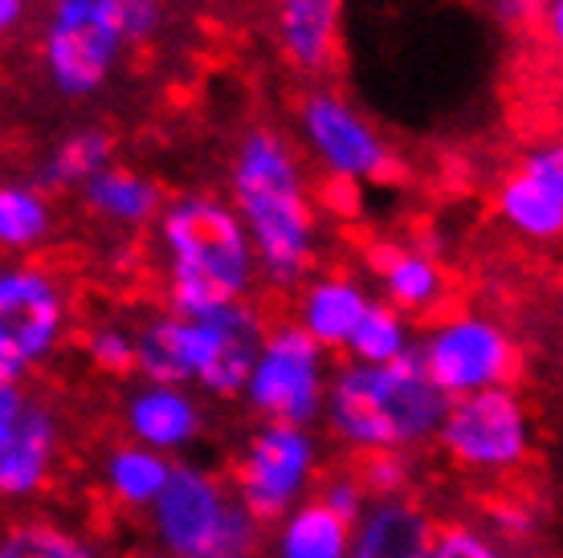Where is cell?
Listing matches in <instances>:
<instances>
[{"instance_id":"cell-1","label":"cell","mask_w":563,"mask_h":558,"mask_svg":"<svg viewBox=\"0 0 563 558\" xmlns=\"http://www.w3.org/2000/svg\"><path fill=\"white\" fill-rule=\"evenodd\" d=\"M225 200L250 237L257 278L274 290L302 286L319 257L323 221L295 143L269 126H250L229 164Z\"/></svg>"},{"instance_id":"cell-2","label":"cell","mask_w":563,"mask_h":558,"mask_svg":"<svg viewBox=\"0 0 563 558\" xmlns=\"http://www.w3.org/2000/svg\"><path fill=\"white\" fill-rule=\"evenodd\" d=\"M155 237L164 253L168 314L205 319L221 306L250 302L257 261L225 196L192 188L164 200L155 216Z\"/></svg>"},{"instance_id":"cell-3","label":"cell","mask_w":563,"mask_h":558,"mask_svg":"<svg viewBox=\"0 0 563 558\" xmlns=\"http://www.w3.org/2000/svg\"><path fill=\"white\" fill-rule=\"evenodd\" d=\"M450 400L429 383L417 355L396 364H339L327 379L323 424L339 448L355 457L372 453H412L433 440Z\"/></svg>"},{"instance_id":"cell-4","label":"cell","mask_w":563,"mask_h":558,"mask_svg":"<svg viewBox=\"0 0 563 558\" xmlns=\"http://www.w3.org/2000/svg\"><path fill=\"white\" fill-rule=\"evenodd\" d=\"M119 0H49L42 16V70L66 102H90L111 86L128 57Z\"/></svg>"},{"instance_id":"cell-5","label":"cell","mask_w":563,"mask_h":558,"mask_svg":"<svg viewBox=\"0 0 563 558\" xmlns=\"http://www.w3.org/2000/svg\"><path fill=\"white\" fill-rule=\"evenodd\" d=\"M70 335V293L37 261L0 266V383L25 388Z\"/></svg>"},{"instance_id":"cell-6","label":"cell","mask_w":563,"mask_h":558,"mask_svg":"<svg viewBox=\"0 0 563 558\" xmlns=\"http://www.w3.org/2000/svg\"><path fill=\"white\" fill-rule=\"evenodd\" d=\"M417 364L429 376L445 400L478 395L494 388H515L522 367L519 338L490 314L462 310L437 319L421 338H417Z\"/></svg>"},{"instance_id":"cell-7","label":"cell","mask_w":563,"mask_h":558,"mask_svg":"<svg viewBox=\"0 0 563 558\" xmlns=\"http://www.w3.org/2000/svg\"><path fill=\"white\" fill-rule=\"evenodd\" d=\"M437 448L470 477H510L536 453V416L515 388L450 400L433 433Z\"/></svg>"},{"instance_id":"cell-8","label":"cell","mask_w":563,"mask_h":558,"mask_svg":"<svg viewBox=\"0 0 563 558\" xmlns=\"http://www.w3.org/2000/svg\"><path fill=\"white\" fill-rule=\"evenodd\" d=\"M327 379H331L327 350L310 343L295 322H282L262 335L241 400L262 424L314 428L323 416Z\"/></svg>"},{"instance_id":"cell-9","label":"cell","mask_w":563,"mask_h":558,"mask_svg":"<svg viewBox=\"0 0 563 558\" xmlns=\"http://www.w3.org/2000/svg\"><path fill=\"white\" fill-rule=\"evenodd\" d=\"M323 473V445L314 428L295 424H262L238 457L233 498L257 526L278 522L286 510L307 502Z\"/></svg>"},{"instance_id":"cell-10","label":"cell","mask_w":563,"mask_h":558,"mask_svg":"<svg viewBox=\"0 0 563 558\" xmlns=\"http://www.w3.org/2000/svg\"><path fill=\"white\" fill-rule=\"evenodd\" d=\"M298 135L307 155L331 183H384L396 180L393 147L364 111H355L339 90H310L298 107Z\"/></svg>"},{"instance_id":"cell-11","label":"cell","mask_w":563,"mask_h":558,"mask_svg":"<svg viewBox=\"0 0 563 558\" xmlns=\"http://www.w3.org/2000/svg\"><path fill=\"white\" fill-rule=\"evenodd\" d=\"M262 335L266 322L250 302L221 306L205 319H180L184 383L212 400H241Z\"/></svg>"},{"instance_id":"cell-12","label":"cell","mask_w":563,"mask_h":558,"mask_svg":"<svg viewBox=\"0 0 563 558\" xmlns=\"http://www.w3.org/2000/svg\"><path fill=\"white\" fill-rule=\"evenodd\" d=\"M238 510L233 489L197 461H176L164 493L147 510L155 550L172 558H197L221 534L229 514Z\"/></svg>"},{"instance_id":"cell-13","label":"cell","mask_w":563,"mask_h":558,"mask_svg":"<svg viewBox=\"0 0 563 558\" xmlns=\"http://www.w3.org/2000/svg\"><path fill=\"white\" fill-rule=\"evenodd\" d=\"M494 212L515 237L555 245L563 237V147L539 143L503 176Z\"/></svg>"},{"instance_id":"cell-14","label":"cell","mask_w":563,"mask_h":558,"mask_svg":"<svg viewBox=\"0 0 563 558\" xmlns=\"http://www.w3.org/2000/svg\"><path fill=\"white\" fill-rule=\"evenodd\" d=\"M123 433L159 457H184L205 436V404L192 388L176 383H135L123 395Z\"/></svg>"},{"instance_id":"cell-15","label":"cell","mask_w":563,"mask_h":558,"mask_svg":"<svg viewBox=\"0 0 563 558\" xmlns=\"http://www.w3.org/2000/svg\"><path fill=\"white\" fill-rule=\"evenodd\" d=\"M57 457H62V420L45 400L33 395V404L21 420V433L0 453V502H37L54 481Z\"/></svg>"},{"instance_id":"cell-16","label":"cell","mask_w":563,"mask_h":558,"mask_svg":"<svg viewBox=\"0 0 563 558\" xmlns=\"http://www.w3.org/2000/svg\"><path fill=\"white\" fill-rule=\"evenodd\" d=\"M274 37L295 70L319 78L339 57L343 0H274Z\"/></svg>"},{"instance_id":"cell-17","label":"cell","mask_w":563,"mask_h":558,"mask_svg":"<svg viewBox=\"0 0 563 558\" xmlns=\"http://www.w3.org/2000/svg\"><path fill=\"white\" fill-rule=\"evenodd\" d=\"M367 306H372V293H367V286L360 278H352V274H319V278L302 281L295 326L331 355V350L347 347V338L360 326Z\"/></svg>"},{"instance_id":"cell-18","label":"cell","mask_w":563,"mask_h":558,"mask_svg":"<svg viewBox=\"0 0 563 558\" xmlns=\"http://www.w3.org/2000/svg\"><path fill=\"white\" fill-rule=\"evenodd\" d=\"M372 274L380 286V302L400 310L405 319L429 314L450 293L445 266L429 249H417V245H376L372 249Z\"/></svg>"},{"instance_id":"cell-19","label":"cell","mask_w":563,"mask_h":558,"mask_svg":"<svg viewBox=\"0 0 563 558\" xmlns=\"http://www.w3.org/2000/svg\"><path fill=\"white\" fill-rule=\"evenodd\" d=\"M433 517L412 498H384L367 502L360 522L352 526L347 558H421L429 555Z\"/></svg>"},{"instance_id":"cell-20","label":"cell","mask_w":563,"mask_h":558,"mask_svg":"<svg viewBox=\"0 0 563 558\" xmlns=\"http://www.w3.org/2000/svg\"><path fill=\"white\" fill-rule=\"evenodd\" d=\"M82 192L86 212L102 224H114V228H143V224H155L159 209H164V188L143 176L135 168H123V164H111L102 168L99 176L78 188Z\"/></svg>"},{"instance_id":"cell-21","label":"cell","mask_w":563,"mask_h":558,"mask_svg":"<svg viewBox=\"0 0 563 558\" xmlns=\"http://www.w3.org/2000/svg\"><path fill=\"white\" fill-rule=\"evenodd\" d=\"M172 465L176 461H168V457H159V453H152V448H143V445H131V440L111 445L99 469L102 493H107L119 510H128V514H147L152 502L164 493V486H168Z\"/></svg>"},{"instance_id":"cell-22","label":"cell","mask_w":563,"mask_h":558,"mask_svg":"<svg viewBox=\"0 0 563 558\" xmlns=\"http://www.w3.org/2000/svg\"><path fill=\"white\" fill-rule=\"evenodd\" d=\"M352 543V526L339 522L327 505L314 498L298 502L295 510L274 522V538H269V555L274 558H347Z\"/></svg>"},{"instance_id":"cell-23","label":"cell","mask_w":563,"mask_h":558,"mask_svg":"<svg viewBox=\"0 0 563 558\" xmlns=\"http://www.w3.org/2000/svg\"><path fill=\"white\" fill-rule=\"evenodd\" d=\"M0 558H111L86 531L54 514H21L0 526Z\"/></svg>"},{"instance_id":"cell-24","label":"cell","mask_w":563,"mask_h":558,"mask_svg":"<svg viewBox=\"0 0 563 558\" xmlns=\"http://www.w3.org/2000/svg\"><path fill=\"white\" fill-rule=\"evenodd\" d=\"M114 164V135L107 126L82 123L66 131L62 140L45 152L42 168H37V188L42 192H62V188H82L90 176Z\"/></svg>"},{"instance_id":"cell-25","label":"cell","mask_w":563,"mask_h":558,"mask_svg":"<svg viewBox=\"0 0 563 558\" xmlns=\"http://www.w3.org/2000/svg\"><path fill=\"white\" fill-rule=\"evenodd\" d=\"M54 233V200L37 183H0V253L42 249Z\"/></svg>"},{"instance_id":"cell-26","label":"cell","mask_w":563,"mask_h":558,"mask_svg":"<svg viewBox=\"0 0 563 558\" xmlns=\"http://www.w3.org/2000/svg\"><path fill=\"white\" fill-rule=\"evenodd\" d=\"M412 347H417L412 319H405V314L393 306H384L380 298H372V306L364 310V319H360V326L352 331V338H347L343 350H347L352 364L384 367V364H396V359L412 355Z\"/></svg>"},{"instance_id":"cell-27","label":"cell","mask_w":563,"mask_h":558,"mask_svg":"<svg viewBox=\"0 0 563 558\" xmlns=\"http://www.w3.org/2000/svg\"><path fill=\"white\" fill-rule=\"evenodd\" d=\"M86 359L102 376H131L135 371V331L123 322H102L86 331Z\"/></svg>"},{"instance_id":"cell-28","label":"cell","mask_w":563,"mask_h":558,"mask_svg":"<svg viewBox=\"0 0 563 558\" xmlns=\"http://www.w3.org/2000/svg\"><path fill=\"white\" fill-rule=\"evenodd\" d=\"M429 558H510V550L498 543L486 526L450 522V526L433 531V538H429Z\"/></svg>"},{"instance_id":"cell-29","label":"cell","mask_w":563,"mask_h":558,"mask_svg":"<svg viewBox=\"0 0 563 558\" xmlns=\"http://www.w3.org/2000/svg\"><path fill=\"white\" fill-rule=\"evenodd\" d=\"M355 477H360V486L367 489L372 502H384V498H409L412 461H409V453H372V457L360 461Z\"/></svg>"},{"instance_id":"cell-30","label":"cell","mask_w":563,"mask_h":558,"mask_svg":"<svg viewBox=\"0 0 563 558\" xmlns=\"http://www.w3.org/2000/svg\"><path fill=\"white\" fill-rule=\"evenodd\" d=\"M319 505H327L331 514L339 517V522H347V526H355L360 522V514L367 510V489L360 486V477H355V469H335V473H327L319 486H314V493H310Z\"/></svg>"},{"instance_id":"cell-31","label":"cell","mask_w":563,"mask_h":558,"mask_svg":"<svg viewBox=\"0 0 563 558\" xmlns=\"http://www.w3.org/2000/svg\"><path fill=\"white\" fill-rule=\"evenodd\" d=\"M257 555H262V526L238 505L229 514L225 526H221V534L197 558H257Z\"/></svg>"},{"instance_id":"cell-32","label":"cell","mask_w":563,"mask_h":558,"mask_svg":"<svg viewBox=\"0 0 563 558\" xmlns=\"http://www.w3.org/2000/svg\"><path fill=\"white\" fill-rule=\"evenodd\" d=\"M119 13L128 29V45H152L164 33L168 0H119Z\"/></svg>"},{"instance_id":"cell-33","label":"cell","mask_w":563,"mask_h":558,"mask_svg":"<svg viewBox=\"0 0 563 558\" xmlns=\"http://www.w3.org/2000/svg\"><path fill=\"white\" fill-rule=\"evenodd\" d=\"M539 531V517L531 505H522V502H498L490 510V534L498 538V543L515 546V543H527V538H536Z\"/></svg>"},{"instance_id":"cell-34","label":"cell","mask_w":563,"mask_h":558,"mask_svg":"<svg viewBox=\"0 0 563 558\" xmlns=\"http://www.w3.org/2000/svg\"><path fill=\"white\" fill-rule=\"evenodd\" d=\"M33 395L16 383H0V453L13 445V436L21 433V420H25Z\"/></svg>"},{"instance_id":"cell-35","label":"cell","mask_w":563,"mask_h":558,"mask_svg":"<svg viewBox=\"0 0 563 558\" xmlns=\"http://www.w3.org/2000/svg\"><path fill=\"white\" fill-rule=\"evenodd\" d=\"M539 9H543V0H490L494 21H498V25H510V29L536 25Z\"/></svg>"},{"instance_id":"cell-36","label":"cell","mask_w":563,"mask_h":558,"mask_svg":"<svg viewBox=\"0 0 563 558\" xmlns=\"http://www.w3.org/2000/svg\"><path fill=\"white\" fill-rule=\"evenodd\" d=\"M536 25L548 29V42L560 49V45H563V0H543Z\"/></svg>"},{"instance_id":"cell-37","label":"cell","mask_w":563,"mask_h":558,"mask_svg":"<svg viewBox=\"0 0 563 558\" xmlns=\"http://www.w3.org/2000/svg\"><path fill=\"white\" fill-rule=\"evenodd\" d=\"M29 4L33 0H0V37H9V33H16V29L25 25Z\"/></svg>"},{"instance_id":"cell-38","label":"cell","mask_w":563,"mask_h":558,"mask_svg":"<svg viewBox=\"0 0 563 558\" xmlns=\"http://www.w3.org/2000/svg\"><path fill=\"white\" fill-rule=\"evenodd\" d=\"M135 558H172V555H164V550H147V555H135Z\"/></svg>"},{"instance_id":"cell-39","label":"cell","mask_w":563,"mask_h":558,"mask_svg":"<svg viewBox=\"0 0 563 558\" xmlns=\"http://www.w3.org/2000/svg\"><path fill=\"white\" fill-rule=\"evenodd\" d=\"M421 558H429V555H421Z\"/></svg>"}]
</instances>
